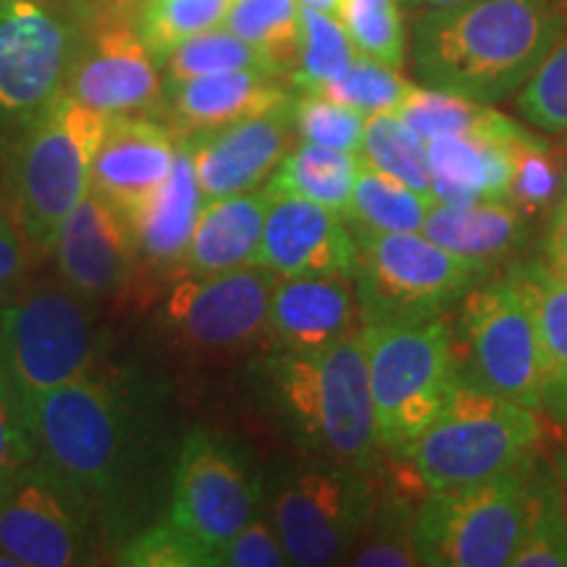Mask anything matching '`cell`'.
<instances>
[{
	"instance_id": "cell-37",
	"label": "cell",
	"mask_w": 567,
	"mask_h": 567,
	"mask_svg": "<svg viewBox=\"0 0 567 567\" xmlns=\"http://www.w3.org/2000/svg\"><path fill=\"white\" fill-rule=\"evenodd\" d=\"M354 51L350 34L334 13H323L302 6V53L300 63L289 76L295 90L318 92L334 82L350 66Z\"/></svg>"
},
{
	"instance_id": "cell-26",
	"label": "cell",
	"mask_w": 567,
	"mask_h": 567,
	"mask_svg": "<svg viewBox=\"0 0 567 567\" xmlns=\"http://www.w3.org/2000/svg\"><path fill=\"white\" fill-rule=\"evenodd\" d=\"M505 279L534 316L544 371L542 413L567 429V281L551 274L544 260L513 264Z\"/></svg>"
},
{
	"instance_id": "cell-27",
	"label": "cell",
	"mask_w": 567,
	"mask_h": 567,
	"mask_svg": "<svg viewBox=\"0 0 567 567\" xmlns=\"http://www.w3.org/2000/svg\"><path fill=\"white\" fill-rule=\"evenodd\" d=\"M528 216L509 200H481L473 205H431L423 234L439 247L473 260L492 271L526 239Z\"/></svg>"
},
{
	"instance_id": "cell-33",
	"label": "cell",
	"mask_w": 567,
	"mask_h": 567,
	"mask_svg": "<svg viewBox=\"0 0 567 567\" xmlns=\"http://www.w3.org/2000/svg\"><path fill=\"white\" fill-rule=\"evenodd\" d=\"M347 565L358 567H417L415 547V507L408 494L375 499L358 542L347 557Z\"/></svg>"
},
{
	"instance_id": "cell-23",
	"label": "cell",
	"mask_w": 567,
	"mask_h": 567,
	"mask_svg": "<svg viewBox=\"0 0 567 567\" xmlns=\"http://www.w3.org/2000/svg\"><path fill=\"white\" fill-rule=\"evenodd\" d=\"M268 205V187L203 203L187 252L174 271L176 279L255 266Z\"/></svg>"
},
{
	"instance_id": "cell-17",
	"label": "cell",
	"mask_w": 567,
	"mask_h": 567,
	"mask_svg": "<svg viewBox=\"0 0 567 567\" xmlns=\"http://www.w3.org/2000/svg\"><path fill=\"white\" fill-rule=\"evenodd\" d=\"M195 161L203 203L266 187L295 147L292 105L224 130L179 137Z\"/></svg>"
},
{
	"instance_id": "cell-22",
	"label": "cell",
	"mask_w": 567,
	"mask_h": 567,
	"mask_svg": "<svg viewBox=\"0 0 567 567\" xmlns=\"http://www.w3.org/2000/svg\"><path fill=\"white\" fill-rule=\"evenodd\" d=\"M292 92L266 71H224L172 84L168 113L179 137L224 130L245 118L266 116L292 105Z\"/></svg>"
},
{
	"instance_id": "cell-14",
	"label": "cell",
	"mask_w": 567,
	"mask_h": 567,
	"mask_svg": "<svg viewBox=\"0 0 567 567\" xmlns=\"http://www.w3.org/2000/svg\"><path fill=\"white\" fill-rule=\"evenodd\" d=\"M158 69L134 17L105 6L84 17L66 95L109 118L155 116L166 105Z\"/></svg>"
},
{
	"instance_id": "cell-9",
	"label": "cell",
	"mask_w": 567,
	"mask_h": 567,
	"mask_svg": "<svg viewBox=\"0 0 567 567\" xmlns=\"http://www.w3.org/2000/svg\"><path fill=\"white\" fill-rule=\"evenodd\" d=\"M534 463L476 484L431 488L415 507V547L425 567H509L526 526Z\"/></svg>"
},
{
	"instance_id": "cell-32",
	"label": "cell",
	"mask_w": 567,
	"mask_h": 567,
	"mask_svg": "<svg viewBox=\"0 0 567 567\" xmlns=\"http://www.w3.org/2000/svg\"><path fill=\"white\" fill-rule=\"evenodd\" d=\"M509 567H567V502L549 463L528 473L526 526Z\"/></svg>"
},
{
	"instance_id": "cell-52",
	"label": "cell",
	"mask_w": 567,
	"mask_h": 567,
	"mask_svg": "<svg viewBox=\"0 0 567 567\" xmlns=\"http://www.w3.org/2000/svg\"><path fill=\"white\" fill-rule=\"evenodd\" d=\"M557 3H559V9H563L565 17H567V0H557Z\"/></svg>"
},
{
	"instance_id": "cell-29",
	"label": "cell",
	"mask_w": 567,
	"mask_h": 567,
	"mask_svg": "<svg viewBox=\"0 0 567 567\" xmlns=\"http://www.w3.org/2000/svg\"><path fill=\"white\" fill-rule=\"evenodd\" d=\"M360 153L334 151V147L302 142L292 147L266 187L279 195H295L318 203L344 216L350 213L354 176H358Z\"/></svg>"
},
{
	"instance_id": "cell-20",
	"label": "cell",
	"mask_w": 567,
	"mask_h": 567,
	"mask_svg": "<svg viewBox=\"0 0 567 567\" xmlns=\"http://www.w3.org/2000/svg\"><path fill=\"white\" fill-rule=\"evenodd\" d=\"M179 134L155 116L109 118V130L92 163L90 189L132 221L172 172Z\"/></svg>"
},
{
	"instance_id": "cell-16",
	"label": "cell",
	"mask_w": 567,
	"mask_h": 567,
	"mask_svg": "<svg viewBox=\"0 0 567 567\" xmlns=\"http://www.w3.org/2000/svg\"><path fill=\"white\" fill-rule=\"evenodd\" d=\"M92 515L34 463L0 486V551L27 567L87 565Z\"/></svg>"
},
{
	"instance_id": "cell-47",
	"label": "cell",
	"mask_w": 567,
	"mask_h": 567,
	"mask_svg": "<svg viewBox=\"0 0 567 567\" xmlns=\"http://www.w3.org/2000/svg\"><path fill=\"white\" fill-rule=\"evenodd\" d=\"M544 264L549 266L551 274L567 281V182L551 205L547 239H544Z\"/></svg>"
},
{
	"instance_id": "cell-44",
	"label": "cell",
	"mask_w": 567,
	"mask_h": 567,
	"mask_svg": "<svg viewBox=\"0 0 567 567\" xmlns=\"http://www.w3.org/2000/svg\"><path fill=\"white\" fill-rule=\"evenodd\" d=\"M34 460L24 405L0 352V486Z\"/></svg>"
},
{
	"instance_id": "cell-21",
	"label": "cell",
	"mask_w": 567,
	"mask_h": 567,
	"mask_svg": "<svg viewBox=\"0 0 567 567\" xmlns=\"http://www.w3.org/2000/svg\"><path fill=\"white\" fill-rule=\"evenodd\" d=\"M360 323L352 276H276L268 339L279 352L321 350L358 334Z\"/></svg>"
},
{
	"instance_id": "cell-48",
	"label": "cell",
	"mask_w": 567,
	"mask_h": 567,
	"mask_svg": "<svg viewBox=\"0 0 567 567\" xmlns=\"http://www.w3.org/2000/svg\"><path fill=\"white\" fill-rule=\"evenodd\" d=\"M549 467H551V473H555L559 492H563L565 502H567V446H559V450L551 452Z\"/></svg>"
},
{
	"instance_id": "cell-36",
	"label": "cell",
	"mask_w": 567,
	"mask_h": 567,
	"mask_svg": "<svg viewBox=\"0 0 567 567\" xmlns=\"http://www.w3.org/2000/svg\"><path fill=\"white\" fill-rule=\"evenodd\" d=\"M231 3L234 0H147L134 13V24L155 61L163 63L179 42L224 24Z\"/></svg>"
},
{
	"instance_id": "cell-42",
	"label": "cell",
	"mask_w": 567,
	"mask_h": 567,
	"mask_svg": "<svg viewBox=\"0 0 567 567\" xmlns=\"http://www.w3.org/2000/svg\"><path fill=\"white\" fill-rule=\"evenodd\" d=\"M292 124L297 137L313 145L347 153H360L363 145V113L313 92H300V97L292 101Z\"/></svg>"
},
{
	"instance_id": "cell-39",
	"label": "cell",
	"mask_w": 567,
	"mask_h": 567,
	"mask_svg": "<svg viewBox=\"0 0 567 567\" xmlns=\"http://www.w3.org/2000/svg\"><path fill=\"white\" fill-rule=\"evenodd\" d=\"M337 13L360 55L392 69L405 66L408 42L400 0H342Z\"/></svg>"
},
{
	"instance_id": "cell-8",
	"label": "cell",
	"mask_w": 567,
	"mask_h": 567,
	"mask_svg": "<svg viewBox=\"0 0 567 567\" xmlns=\"http://www.w3.org/2000/svg\"><path fill=\"white\" fill-rule=\"evenodd\" d=\"M92 300L66 281L21 284L0 310V352L21 405L97 371Z\"/></svg>"
},
{
	"instance_id": "cell-1",
	"label": "cell",
	"mask_w": 567,
	"mask_h": 567,
	"mask_svg": "<svg viewBox=\"0 0 567 567\" xmlns=\"http://www.w3.org/2000/svg\"><path fill=\"white\" fill-rule=\"evenodd\" d=\"M567 30L557 0H467L415 21L413 69L425 87L478 103L513 97Z\"/></svg>"
},
{
	"instance_id": "cell-12",
	"label": "cell",
	"mask_w": 567,
	"mask_h": 567,
	"mask_svg": "<svg viewBox=\"0 0 567 567\" xmlns=\"http://www.w3.org/2000/svg\"><path fill=\"white\" fill-rule=\"evenodd\" d=\"M276 276L260 266L182 276L158 308L168 342L200 360L237 358L268 339Z\"/></svg>"
},
{
	"instance_id": "cell-38",
	"label": "cell",
	"mask_w": 567,
	"mask_h": 567,
	"mask_svg": "<svg viewBox=\"0 0 567 567\" xmlns=\"http://www.w3.org/2000/svg\"><path fill=\"white\" fill-rule=\"evenodd\" d=\"M161 66L166 69L168 82L172 84L195 80V76L224 74V71H243V69L274 74V69L268 66V61L255 51L252 45H247L245 40H239L237 34L229 30H218V27L216 30L195 34V38L179 42V45L163 59Z\"/></svg>"
},
{
	"instance_id": "cell-34",
	"label": "cell",
	"mask_w": 567,
	"mask_h": 567,
	"mask_svg": "<svg viewBox=\"0 0 567 567\" xmlns=\"http://www.w3.org/2000/svg\"><path fill=\"white\" fill-rule=\"evenodd\" d=\"M360 158H365L379 172L417 189V193L431 195V168L425 142L394 111L365 116Z\"/></svg>"
},
{
	"instance_id": "cell-15",
	"label": "cell",
	"mask_w": 567,
	"mask_h": 567,
	"mask_svg": "<svg viewBox=\"0 0 567 567\" xmlns=\"http://www.w3.org/2000/svg\"><path fill=\"white\" fill-rule=\"evenodd\" d=\"M258 502L260 481L229 444L208 431L184 439L174 471L172 523L208 551L213 567L218 549L252 520Z\"/></svg>"
},
{
	"instance_id": "cell-43",
	"label": "cell",
	"mask_w": 567,
	"mask_h": 567,
	"mask_svg": "<svg viewBox=\"0 0 567 567\" xmlns=\"http://www.w3.org/2000/svg\"><path fill=\"white\" fill-rule=\"evenodd\" d=\"M130 567H213V557L172 520L142 530L118 551Z\"/></svg>"
},
{
	"instance_id": "cell-51",
	"label": "cell",
	"mask_w": 567,
	"mask_h": 567,
	"mask_svg": "<svg viewBox=\"0 0 567 567\" xmlns=\"http://www.w3.org/2000/svg\"><path fill=\"white\" fill-rule=\"evenodd\" d=\"M300 3L308 6V9H316V11H323V13H337L342 0H300Z\"/></svg>"
},
{
	"instance_id": "cell-7",
	"label": "cell",
	"mask_w": 567,
	"mask_h": 567,
	"mask_svg": "<svg viewBox=\"0 0 567 567\" xmlns=\"http://www.w3.org/2000/svg\"><path fill=\"white\" fill-rule=\"evenodd\" d=\"M350 229L358 245L352 284L363 326L444 316L488 276V268L444 250L423 231Z\"/></svg>"
},
{
	"instance_id": "cell-35",
	"label": "cell",
	"mask_w": 567,
	"mask_h": 567,
	"mask_svg": "<svg viewBox=\"0 0 567 567\" xmlns=\"http://www.w3.org/2000/svg\"><path fill=\"white\" fill-rule=\"evenodd\" d=\"M513 158V184H509V203H515L526 216L547 210L563 193L567 172L565 158L549 140L523 130L505 142Z\"/></svg>"
},
{
	"instance_id": "cell-49",
	"label": "cell",
	"mask_w": 567,
	"mask_h": 567,
	"mask_svg": "<svg viewBox=\"0 0 567 567\" xmlns=\"http://www.w3.org/2000/svg\"><path fill=\"white\" fill-rule=\"evenodd\" d=\"M410 9H446V6H457V3H467V0H405Z\"/></svg>"
},
{
	"instance_id": "cell-45",
	"label": "cell",
	"mask_w": 567,
	"mask_h": 567,
	"mask_svg": "<svg viewBox=\"0 0 567 567\" xmlns=\"http://www.w3.org/2000/svg\"><path fill=\"white\" fill-rule=\"evenodd\" d=\"M289 565L279 536L266 517H252L218 549L216 567H284Z\"/></svg>"
},
{
	"instance_id": "cell-10",
	"label": "cell",
	"mask_w": 567,
	"mask_h": 567,
	"mask_svg": "<svg viewBox=\"0 0 567 567\" xmlns=\"http://www.w3.org/2000/svg\"><path fill=\"white\" fill-rule=\"evenodd\" d=\"M375 499L363 467L321 457L284 473L271 496V526L289 565L347 563Z\"/></svg>"
},
{
	"instance_id": "cell-50",
	"label": "cell",
	"mask_w": 567,
	"mask_h": 567,
	"mask_svg": "<svg viewBox=\"0 0 567 567\" xmlns=\"http://www.w3.org/2000/svg\"><path fill=\"white\" fill-rule=\"evenodd\" d=\"M145 3L147 0H109L111 9L122 11V13H126V17H134V13H137Z\"/></svg>"
},
{
	"instance_id": "cell-41",
	"label": "cell",
	"mask_w": 567,
	"mask_h": 567,
	"mask_svg": "<svg viewBox=\"0 0 567 567\" xmlns=\"http://www.w3.org/2000/svg\"><path fill=\"white\" fill-rule=\"evenodd\" d=\"M513 97L515 111L530 126L567 137V30Z\"/></svg>"
},
{
	"instance_id": "cell-3",
	"label": "cell",
	"mask_w": 567,
	"mask_h": 567,
	"mask_svg": "<svg viewBox=\"0 0 567 567\" xmlns=\"http://www.w3.org/2000/svg\"><path fill=\"white\" fill-rule=\"evenodd\" d=\"M271 368L274 400L295 439L334 463L379 467L384 446L360 331L321 350L279 352Z\"/></svg>"
},
{
	"instance_id": "cell-4",
	"label": "cell",
	"mask_w": 567,
	"mask_h": 567,
	"mask_svg": "<svg viewBox=\"0 0 567 567\" xmlns=\"http://www.w3.org/2000/svg\"><path fill=\"white\" fill-rule=\"evenodd\" d=\"M109 130V116L63 95L42 111L9 161V208L40 258L53 255L69 213L90 193L92 163Z\"/></svg>"
},
{
	"instance_id": "cell-2",
	"label": "cell",
	"mask_w": 567,
	"mask_h": 567,
	"mask_svg": "<svg viewBox=\"0 0 567 567\" xmlns=\"http://www.w3.org/2000/svg\"><path fill=\"white\" fill-rule=\"evenodd\" d=\"M34 463L95 517L118 505L137 452V413L122 384L92 371L24 405Z\"/></svg>"
},
{
	"instance_id": "cell-11",
	"label": "cell",
	"mask_w": 567,
	"mask_h": 567,
	"mask_svg": "<svg viewBox=\"0 0 567 567\" xmlns=\"http://www.w3.org/2000/svg\"><path fill=\"white\" fill-rule=\"evenodd\" d=\"M82 24L63 0H0V122L24 130L66 92Z\"/></svg>"
},
{
	"instance_id": "cell-30",
	"label": "cell",
	"mask_w": 567,
	"mask_h": 567,
	"mask_svg": "<svg viewBox=\"0 0 567 567\" xmlns=\"http://www.w3.org/2000/svg\"><path fill=\"white\" fill-rule=\"evenodd\" d=\"M224 24L264 55L274 74L292 76L302 53L300 0H234Z\"/></svg>"
},
{
	"instance_id": "cell-28",
	"label": "cell",
	"mask_w": 567,
	"mask_h": 567,
	"mask_svg": "<svg viewBox=\"0 0 567 567\" xmlns=\"http://www.w3.org/2000/svg\"><path fill=\"white\" fill-rule=\"evenodd\" d=\"M423 142L439 134H476V137H494L509 142L526 126L505 116L488 103L471 101L455 92L436 87H410L405 101L394 111Z\"/></svg>"
},
{
	"instance_id": "cell-24",
	"label": "cell",
	"mask_w": 567,
	"mask_h": 567,
	"mask_svg": "<svg viewBox=\"0 0 567 567\" xmlns=\"http://www.w3.org/2000/svg\"><path fill=\"white\" fill-rule=\"evenodd\" d=\"M200 205L203 197L193 153L179 140L172 172L130 221L140 264H147L161 274H174L193 239Z\"/></svg>"
},
{
	"instance_id": "cell-5",
	"label": "cell",
	"mask_w": 567,
	"mask_h": 567,
	"mask_svg": "<svg viewBox=\"0 0 567 567\" xmlns=\"http://www.w3.org/2000/svg\"><path fill=\"white\" fill-rule=\"evenodd\" d=\"M542 439L544 423L536 410L488 392L463 373L442 415L396 455L431 492L526 467Z\"/></svg>"
},
{
	"instance_id": "cell-6",
	"label": "cell",
	"mask_w": 567,
	"mask_h": 567,
	"mask_svg": "<svg viewBox=\"0 0 567 567\" xmlns=\"http://www.w3.org/2000/svg\"><path fill=\"white\" fill-rule=\"evenodd\" d=\"M360 339L381 446L396 455L442 415L463 375L455 334L450 321L436 316L413 323H365Z\"/></svg>"
},
{
	"instance_id": "cell-19",
	"label": "cell",
	"mask_w": 567,
	"mask_h": 567,
	"mask_svg": "<svg viewBox=\"0 0 567 567\" xmlns=\"http://www.w3.org/2000/svg\"><path fill=\"white\" fill-rule=\"evenodd\" d=\"M354 258L358 245L344 216L302 197L271 193L255 266L279 279L352 276Z\"/></svg>"
},
{
	"instance_id": "cell-18",
	"label": "cell",
	"mask_w": 567,
	"mask_h": 567,
	"mask_svg": "<svg viewBox=\"0 0 567 567\" xmlns=\"http://www.w3.org/2000/svg\"><path fill=\"white\" fill-rule=\"evenodd\" d=\"M53 255L61 279L87 300L118 295L140 266L130 218L92 189L63 221Z\"/></svg>"
},
{
	"instance_id": "cell-25",
	"label": "cell",
	"mask_w": 567,
	"mask_h": 567,
	"mask_svg": "<svg viewBox=\"0 0 567 567\" xmlns=\"http://www.w3.org/2000/svg\"><path fill=\"white\" fill-rule=\"evenodd\" d=\"M431 197L444 205L507 200L513 158L505 142L476 134H439L425 142Z\"/></svg>"
},
{
	"instance_id": "cell-13",
	"label": "cell",
	"mask_w": 567,
	"mask_h": 567,
	"mask_svg": "<svg viewBox=\"0 0 567 567\" xmlns=\"http://www.w3.org/2000/svg\"><path fill=\"white\" fill-rule=\"evenodd\" d=\"M460 331L467 379L542 413L544 371L534 316L505 276L481 281L463 297Z\"/></svg>"
},
{
	"instance_id": "cell-31",
	"label": "cell",
	"mask_w": 567,
	"mask_h": 567,
	"mask_svg": "<svg viewBox=\"0 0 567 567\" xmlns=\"http://www.w3.org/2000/svg\"><path fill=\"white\" fill-rule=\"evenodd\" d=\"M431 205V195L417 193L360 158L347 224L373 231H421Z\"/></svg>"
},
{
	"instance_id": "cell-46",
	"label": "cell",
	"mask_w": 567,
	"mask_h": 567,
	"mask_svg": "<svg viewBox=\"0 0 567 567\" xmlns=\"http://www.w3.org/2000/svg\"><path fill=\"white\" fill-rule=\"evenodd\" d=\"M38 264V255L19 229L9 203H0V302H6L24 284Z\"/></svg>"
},
{
	"instance_id": "cell-40",
	"label": "cell",
	"mask_w": 567,
	"mask_h": 567,
	"mask_svg": "<svg viewBox=\"0 0 567 567\" xmlns=\"http://www.w3.org/2000/svg\"><path fill=\"white\" fill-rule=\"evenodd\" d=\"M413 87L400 69L386 66V63L368 59V55H354L344 74H339L334 82L323 84L313 95L331 97V101L347 105V109L360 111L363 116L371 113L396 111L405 101L408 90Z\"/></svg>"
}]
</instances>
